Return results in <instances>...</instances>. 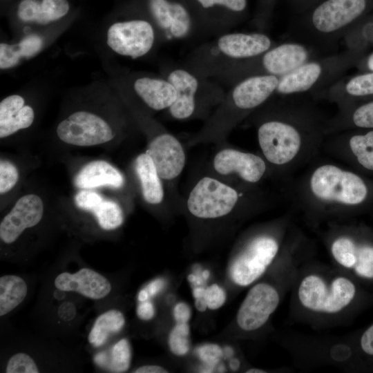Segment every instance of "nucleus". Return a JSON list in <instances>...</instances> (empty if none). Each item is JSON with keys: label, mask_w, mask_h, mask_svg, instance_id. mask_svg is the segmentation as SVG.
Segmentation results:
<instances>
[{"label": "nucleus", "mask_w": 373, "mask_h": 373, "mask_svg": "<svg viewBox=\"0 0 373 373\" xmlns=\"http://www.w3.org/2000/svg\"><path fill=\"white\" fill-rule=\"evenodd\" d=\"M247 119L256 128L260 154L272 177L287 181L322 151L327 118L310 102L271 99Z\"/></svg>", "instance_id": "obj_1"}, {"label": "nucleus", "mask_w": 373, "mask_h": 373, "mask_svg": "<svg viewBox=\"0 0 373 373\" xmlns=\"http://www.w3.org/2000/svg\"><path fill=\"white\" fill-rule=\"evenodd\" d=\"M290 293V321L315 329L347 323L373 299L352 277L312 257L300 265Z\"/></svg>", "instance_id": "obj_2"}, {"label": "nucleus", "mask_w": 373, "mask_h": 373, "mask_svg": "<svg viewBox=\"0 0 373 373\" xmlns=\"http://www.w3.org/2000/svg\"><path fill=\"white\" fill-rule=\"evenodd\" d=\"M310 164L291 190L309 226L347 221L373 208V180L368 177L338 162L314 160Z\"/></svg>", "instance_id": "obj_3"}, {"label": "nucleus", "mask_w": 373, "mask_h": 373, "mask_svg": "<svg viewBox=\"0 0 373 373\" xmlns=\"http://www.w3.org/2000/svg\"><path fill=\"white\" fill-rule=\"evenodd\" d=\"M311 256L305 240L291 237L276 261L271 267L270 278L259 279L251 285L236 317L238 329L255 333L268 323L283 299L290 292L300 265Z\"/></svg>", "instance_id": "obj_4"}, {"label": "nucleus", "mask_w": 373, "mask_h": 373, "mask_svg": "<svg viewBox=\"0 0 373 373\" xmlns=\"http://www.w3.org/2000/svg\"><path fill=\"white\" fill-rule=\"evenodd\" d=\"M279 78L271 75H257L231 86L200 130L189 140L188 145L223 142L236 126L271 99Z\"/></svg>", "instance_id": "obj_5"}, {"label": "nucleus", "mask_w": 373, "mask_h": 373, "mask_svg": "<svg viewBox=\"0 0 373 373\" xmlns=\"http://www.w3.org/2000/svg\"><path fill=\"white\" fill-rule=\"evenodd\" d=\"M292 225V216L285 213L247 231L229 267L231 283L250 287L265 276L282 253Z\"/></svg>", "instance_id": "obj_6"}, {"label": "nucleus", "mask_w": 373, "mask_h": 373, "mask_svg": "<svg viewBox=\"0 0 373 373\" xmlns=\"http://www.w3.org/2000/svg\"><path fill=\"white\" fill-rule=\"evenodd\" d=\"M269 203V198L258 186L231 182L213 174L198 180L185 206L195 219L216 220L233 214H250Z\"/></svg>", "instance_id": "obj_7"}, {"label": "nucleus", "mask_w": 373, "mask_h": 373, "mask_svg": "<svg viewBox=\"0 0 373 373\" xmlns=\"http://www.w3.org/2000/svg\"><path fill=\"white\" fill-rule=\"evenodd\" d=\"M324 225L321 238L332 265L365 287H373V228L347 221Z\"/></svg>", "instance_id": "obj_8"}, {"label": "nucleus", "mask_w": 373, "mask_h": 373, "mask_svg": "<svg viewBox=\"0 0 373 373\" xmlns=\"http://www.w3.org/2000/svg\"><path fill=\"white\" fill-rule=\"evenodd\" d=\"M275 44L262 32H227L193 52L187 68L202 77L216 78L231 63L257 57Z\"/></svg>", "instance_id": "obj_9"}, {"label": "nucleus", "mask_w": 373, "mask_h": 373, "mask_svg": "<svg viewBox=\"0 0 373 373\" xmlns=\"http://www.w3.org/2000/svg\"><path fill=\"white\" fill-rule=\"evenodd\" d=\"M325 48L308 43L286 41L275 44L265 52L229 64L217 79L233 85L250 76H284L303 64L329 55Z\"/></svg>", "instance_id": "obj_10"}, {"label": "nucleus", "mask_w": 373, "mask_h": 373, "mask_svg": "<svg viewBox=\"0 0 373 373\" xmlns=\"http://www.w3.org/2000/svg\"><path fill=\"white\" fill-rule=\"evenodd\" d=\"M353 338L289 334H285L283 343L299 367L331 365L354 370L364 363L357 348L356 337Z\"/></svg>", "instance_id": "obj_11"}, {"label": "nucleus", "mask_w": 373, "mask_h": 373, "mask_svg": "<svg viewBox=\"0 0 373 373\" xmlns=\"http://www.w3.org/2000/svg\"><path fill=\"white\" fill-rule=\"evenodd\" d=\"M165 78L177 92L175 101L166 110L169 117L175 120H206L226 93L218 83L186 67L169 68Z\"/></svg>", "instance_id": "obj_12"}, {"label": "nucleus", "mask_w": 373, "mask_h": 373, "mask_svg": "<svg viewBox=\"0 0 373 373\" xmlns=\"http://www.w3.org/2000/svg\"><path fill=\"white\" fill-rule=\"evenodd\" d=\"M354 59L353 52H345L309 61L280 77L275 94L290 97L320 93L341 79Z\"/></svg>", "instance_id": "obj_13"}, {"label": "nucleus", "mask_w": 373, "mask_h": 373, "mask_svg": "<svg viewBox=\"0 0 373 373\" xmlns=\"http://www.w3.org/2000/svg\"><path fill=\"white\" fill-rule=\"evenodd\" d=\"M366 0H325L311 14L302 30L307 43L327 49L365 11Z\"/></svg>", "instance_id": "obj_14"}, {"label": "nucleus", "mask_w": 373, "mask_h": 373, "mask_svg": "<svg viewBox=\"0 0 373 373\" xmlns=\"http://www.w3.org/2000/svg\"><path fill=\"white\" fill-rule=\"evenodd\" d=\"M322 151L366 177L373 175V129H351L325 136Z\"/></svg>", "instance_id": "obj_15"}, {"label": "nucleus", "mask_w": 373, "mask_h": 373, "mask_svg": "<svg viewBox=\"0 0 373 373\" xmlns=\"http://www.w3.org/2000/svg\"><path fill=\"white\" fill-rule=\"evenodd\" d=\"M213 174L231 182L252 186L267 177H272L271 169L260 153L245 151L233 147H223L211 161Z\"/></svg>", "instance_id": "obj_16"}, {"label": "nucleus", "mask_w": 373, "mask_h": 373, "mask_svg": "<svg viewBox=\"0 0 373 373\" xmlns=\"http://www.w3.org/2000/svg\"><path fill=\"white\" fill-rule=\"evenodd\" d=\"M60 140L77 146H91L111 141L115 136L113 127L104 118L86 111H76L58 124Z\"/></svg>", "instance_id": "obj_17"}, {"label": "nucleus", "mask_w": 373, "mask_h": 373, "mask_svg": "<svg viewBox=\"0 0 373 373\" xmlns=\"http://www.w3.org/2000/svg\"><path fill=\"white\" fill-rule=\"evenodd\" d=\"M156 31L153 25L143 19L119 21L107 32V44L116 53L131 58L147 55L153 48Z\"/></svg>", "instance_id": "obj_18"}, {"label": "nucleus", "mask_w": 373, "mask_h": 373, "mask_svg": "<svg viewBox=\"0 0 373 373\" xmlns=\"http://www.w3.org/2000/svg\"><path fill=\"white\" fill-rule=\"evenodd\" d=\"M152 159L164 183L173 184L182 173L186 161L180 141L163 126L151 133L145 151Z\"/></svg>", "instance_id": "obj_19"}, {"label": "nucleus", "mask_w": 373, "mask_h": 373, "mask_svg": "<svg viewBox=\"0 0 373 373\" xmlns=\"http://www.w3.org/2000/svg\"><path fill=\"white\" fill-rule=\"evenodd\" d=\"M152 17L163 39L180 40L196 30L191 14L180 3L169 0H149Z\"/></svg>", "instance_id": "obj_20"}, {"label": "nucleus", "mask_w": 373, "mask_h": 373, "mask_svg": "<svg viewBox=\"0 0 373 373\" xmlns=\"http://www.w3.org/2000/svg\"><path fill=\"white\" fill-rule=\"evenodd\" d=\"M43 215L44 203L39 195L30 193L21 196L1 221V240L13 243L26 229L36 226Z\"/></svg>", "instance_id": "obj_21"}, {"label": "nucleus", "mask_w": 373, "mask_h": 373, "mask_svg": "<svg viewBox=\"0 0 373 373\" xmlns=\"http://www.w3.org/2000/svg\"><path fill=\"white\" fill-rule=\"evenodd\" d=\"M54 285L60 291L77 292L93 300L105 298L112 289L107 278L88 268H82L75 274L61 273L55 278Z\"/></svg>", "instance_id": "obj_22"}, {"label": "nucleus", "mask_w": 373, "mask_h": 373, "mask_svg": "<svg viewBox=\"0 0 373 373\" xmlns=\"http://www.w3.org/2000/svg\"><path fill=\"white\" fill-rule=\"evenodd\" d=\"M74 200L79 209L92 213L104 230H114L124 222V214L119 204L95 191L82 189L75 194Z\"/></svg>", "instance_id": "obj_23"}, {"label": "nucleus", "mask_w": 373, "mask_h": 373, "mask_svg": "<svg viewBox=\"0 0 373 373\" xmlns=\"http://www.w3.org/2000/svg\"><path fill=\"white\" fill-rule=\"evenodd\" d=\"M133 88L144 105L154 111H166L177 97L175 87L166 78L140 77L134 80Z\"/></svg>", "instance_id": "obj_24"}, {"label": "nucleus", "mask_w": 373, "mask_h": 373, "mask_svg": "<svg viewBox=\"0 0 373 373\" xmlns=\"http://www.w3.org/2000/svg\"><path fill=\"white\" fill-rule=\"evenodd\" d=\"M321 97L335 103L338 108L356 102L359 99L373 97V71L343 79L321 91Z\"/></svg>", "instance_id": "obj_25"}, {"label": "nucleus", "mask_w": 373, "mask_h": 373, "mask_svg": "<svg viewBox=\"0 0 373 373\" xmlns=\"http://www.w3.org/2000/svg\"><path fill=\"white\" fill-rule=\"evenodd\" d=\"M338 108V112L327 119L326 135L351 129H373V100Z\"/></svg>", "instance_id": "obj_26"}, {"label": "nucleus", "mask_w": 373, "mask_h": 373, "mask_svg": "<svg viewBox=\"0 0 373 373\" xmlns=\"http://www.w3.org/2000/svg\"><path fill=\"white\" fill-rule=\"evenodd\" d=\"M75 185L81 189L102 186L121 189L126 180L119 170L104 160H94L84 165L75 175Z\"/></svg>", "instance_id": "obj_27"}, {"label": "nucleus", "mask_w": 373, "mask_h": 373, "mask_svg": "<svg viewBox=\"0 0 373 373\" xmlns=\"http://www.w3.org/2000/svg\"><path fill=\"white\" fill-rule=\"evenodd\" d=\"M133 169L144 202L153 206L163 204L166 198L164 182L151 157L146 152L138 155Z\"/></svg>", "instance_id": "obj_28"}, {"label": "nucleus", "mask_w": 373, "mask_h": 373, "mask_svg": "<svg viewBox=\"0 0 373 373\" xmlns=\"http://www.w3.org/2000/svg\"><path fill=\"white\" fill-rule=\"evenodd\" d=\"M69 8L67 0H22L17 15L23 21L45 25L65 16Z\"/></svg>", "instance_id": "obj_29"}, {"label": "nucleus", "mask_w": 373, "mask_h": 373, "mask_svg": "<svg viewBox=\"0 0 373 373\" xmlns=\"http://www.w3.org/2000/svg\"><path fill=\"white\" fill-rule=\"evenodd\" d=\"M42 45V39L36 35H28L19 43L14 45L1 43L0 68H10L19 64L21 58L35 55L40 51Z\"/></svg>", "instance_id": "obj_30"}, {"label": "nucleus", "mask_w": 373, "mask_h": 373, "mask_svg": "<svg viewBox=\"0 0 373 373\" xmlns=\"http://www.w3.org/2000/svg\"><path fill=\"white\" fill-rule=\"evenodd\" d=\"M28 287L25 280L16 275H6L0 277V316H3L25 299Z\"/></svg>", "instance_id": "obj_31"}, {"label": "nucleus", "mask_w": 373, "mask_h": 373, "mask_svg": "<svg viewBox=\"0 0 373 373\" xmlns=\"http://www.w3.org/2000/svg\"><path fill=\"white\" fill-rule=\"evenodd\" d=\"M125 325L124 314L117 309L108 310L95 320L88 334V341L94 347L103 345L111 334L119 332Z\"/></svg>", "instance_id": "obj_32"}, {"label": "nucleus", "mask_w": 373, "mask_h": 373, "mask_svg": "<svg viewBox=\"0 0 373 373\" xmlns=\"http://www.w3.org/2000/svg\"><path fill=\"white\" fill-rule=\"evenodd\" d=\"M167 343L171 352L174 355H186L191 347L189 323H175L169 334Z\"/></svg>", "instance_id": "obj_33"}, {"label": "nucleus", "mask_w": 373, "mask_h": 373, "mask_svg": "<svg viewBox=\"0 0 373 373\" xmlns=\"http://www.w3.org/2000/svg\"><path fill=\"white\" fill-rule=\"evenodd\" d=\"M35 119L32 108L25 105L16 115L6 122L0 124V137H8L21 129L30 127Z\"/></svg>", "instance_id": "obj_34"}, {"label": "nucleus", "mask_w": 373, "mask_h": 373, "mask_svg": "<svg viewBox=\"0 0 373 373\" xmlns=\"http://www.w3.org/2000/svg\"><path fill=\"white\" fill-rule=\"evenodd\" d=\"M131 361V350L128 341L122 338L112 347L110 368L114 372L127 371Z\"/></svg>", "instance_id": "obj_35"}, {"label": "nucleus", "mask_w": 373, "mask_h": 373, "mask_svg": "<svg viewBox=\"0 0 373 373\" xmlns=\"http://www.w3.org/2000/svg\"><path fill=\"white\" fill-rule=\"evenodd\" d=\"M39 368L28 354L19 352L12 355L8 360L6 372L7 373H38Z\"/></svg>", "instance_id": "obj_36"}, {"label": "nucleus", "mask_w": 373, "mask_h": 373, "mask_svg": "<svg viewBox=\"0 0 373 373\" xmlns=\"http://www.w3.org/2000/svg\"><path fill=\"white\" fill-rule=\"evenodd\" d=\"M195 354L206 366L204 370H207L206 372H209V370H212L213 366L216 365L223 356V350L218 344L206 343L199 346L195 350Z\"/></svg>", "instance_id": "obj_37"}, {"label": "nucleus", "mask_w": 373, "mask_h": 373, "mask_svg": "<svg viewBox=\"0 0 373 373\" xmlns=\"http://www.w3.org/2000/svg\"><path fill=\"white\" fill-rule=\"evenodd\" d=\"M19 171L11 162L1 159L0 161V193L10 191L19 180Z\"/></svg>", "instance_id": "obj_38"}, {"label": "nucleus", "mask_w": 373, "mask_h": 373, "mask_svg": "<svg viewBox=\"0 0 373 373\" xmlns=\"http://www.w3.org/2000/svg\"><path fill=\"white\" fill-rule=\"evenodd\" d=\"M356 345L365 365H373V323L356 337Z\"/></svg>", "instance_id": "obj_39"}, {"label": "nucleus", "mask_w": 373, "mask_h": 373, "mask_svg": "<svg viewBox=\"0 0 373 373\" xmlns=\"http://www.w3.org/2000/svg\"><path fill=\"white\" fill-rule=\"evenodd\" d=\"M25 106L24 99L18 95L4 98L0 103V124L12 118Z\"/></svg>", "instance_id": "obj_40"}, {"label": "nucleus", "mask_w": 373, "mask_h": 373, "mask_svg": "<svg viewBox=\"0 0 373 373\" xmlns=\"http://www.w3.org/2000/svg\"><path fill=\"white\" fill-rule=\"evenodd\" d=\"M204 299L207 309L216 310L225 303L227 294L221 286L213 283L205 287Z\"/></svg>", "instance_id": "obj_41"}, {"label": "nucleus", "mask_w": 373, "mask_h": 373, "mask_svg": "<svg viewBox=\"0 0 373 373\" xmlns=\"http://www.w3.org/2000/svg\"><path fill=\"white\" fill-rule=\"evenodd\" d=\"M203 8H211L216 6H222L234 12H242L247 6L246 0H196Z\"/></svg>", "instance_id": "obj_42"}, {"label": "nucleus", "mask_w": 373, "mask_h": 373, "mask_svg": "<svg viewBox=\"0 0 373 373\" xmlns=\"http://www.w3.org/2000/svg\"><path fill=\"white\" fill-rule=\"evenodd\" d=\"M173 317L175 323H189L191 318V309L184 302H179L173 309Z\"/></svg>", "instance_id": "obj_43"}, {"label": "nucleus", "mask_w": 373, "mask_h": 373, "mask_svg": "<svg viewBox=\"0 0 373 373\" xmlns=\"http://www.w3.org/2000/svg\"><path fill=\"white\" fill-rule=\"evenodd\" d=\"M136 314L140 319L150 321L155 316V306L150 300L140 302L136 308Z\"/></svg>", "instance_id": "obj_44"}, {"label": "nucleus", "mask_w": 373, "mask_h": 373, "mask_svg": "<svg viewBox=\"0 0 373 373\" xmlns=\"http://www.w3.org/2000/svg\"><path fill=\"white\" fill-rule=\"evenodd\" d=\"M204 293L205 288L201 285H195L192 291L195 307L201 312H204L207 309L204 299Z\"/></svg>", "instance_id": "obj_45"}, {"label": "nucleus", "mask_w": 373, "mask_h": 373, "mask_svg": "<svg viewBox=\"0 0 373 373\" xmlns=\"http://www.w3.org/2000/svg\"><path fill=\"white\" fill-rule=\"evenodd\" d=\"M76 314L75 307L70 302L62 303L58 309V316L64 321H68L73 319Z\"/></svg>", "instance_id": "obj_46"}, {"label": "nucleus", "mask_w": 373, "mask_h": 373, "mask_svg": "<svg viewBox=\"0 0 373 373\" xmlns=\"http://www.w3.org/2000/svg\"><path fill=\"white\" fill-rule=\"evenodd\" d=\"M165 285V281L162 278H157L149 283L144 289L147 292L149 298L160 293Z\"/></svg>", "instance_id": "obj_47"}, {"label": "nucleus", "mask_w": 373, "mask_h": 373, "mask_svg": "<svg viewBox=\"0 0 373 373\" xmlns=\"http://www.w3.org/2000/svg\"><path fill=\"white\" fill-rule=\"evenodd\" d=\"M168 372L166 368L158 365H145L133 371L135 373H166Z\"/></svg>", "instance_id": "obj_48"}, {"label": "nucleus", "mask_w": 373, "mask_h": 373, "mask_svg": "<svg viewBox=\"0 0 373 373\" xmlns=\"http://www.w3.org/2000/svg\"><path fill=\"white\" fill-rule=\"evenodd\" d=\"M241 365L240 361L238 358H232L229 362V367L232 370H238Z\"/></svg>", "instance_id": "obj_49"}, {"label": "nucleus", "mask_w": 373, "mask_h": 373, "mask_svg": "<svg viewBox=\"0 0 373 373\" xmlns=\"http://www.w3.org/2000/svg\"><path fill=\"white\" fill-rule=\"evenodd\" d=\"M365 65L370 71H373V52L367 57Z\"/></svg>", "instance_id": "obj_50"}, {"label": "nucleus", "mask_w": 373, "mask_h": 373, "mask_svg": "<svg viewBox=\"0 0 373 373\" xmlns=\"http://www.w3.org/2000/svg\"><path fill=\"white\" fill-rule=\"evenodd\" d=\"M245 372L247 373H265L267 372V371H265V370L256 368V367H251L246 370Z\"/></svg>", "instance_id": "obj_51"}, {"label": "nucleus", "mask_w": 373, "mask_h": 373, "mask_svg": "<svg viewBox=\"0 0 373 373\" xmlns=\"http://www.w3.org/2000/svg\"><path fill=\"white\" fill-rule=\"evenodd\" d=\"M202 276L204 278V280H207L209 277V270H204L202 272Z\"/></svg>", "instance_id": "obj_52"}]
</instances>
